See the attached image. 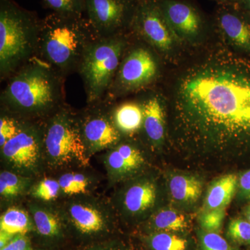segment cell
Returning <instances> with one entry per match:
<instances>
[{"mask_svg": "<svg viewBox=\"0 0 250 250\" xmlns=\"http://www.w3.org/2000/svg\"><path fill=\"white\" fill-rule=\"evenodd\" d=\"M96 38L86 18L51 13L41 19L37 57L66 78L78 72L85 49Z\"/></svg>", "mask_w": 250, "mask_h": 250, "instance_id": "3957f363", "label": "cell"}, {"mask_svg": "<svg viewBox=\"0 0 250 250\" xmlns=\"http://www.w3.org/2000/svg\"><path fill=\"white\" fill-rule=\"evenodd\" d=\"M225 216V208L204 210L199 221L203 231L218 233L223 227Z\"/></svg>", "mask_w": 250, "mask_h": 250, "instance_id": "f546056e", "label": "cell"}, {"mask_svg": "<svg viewBox=\"0 0 250 250\" xmlns=\"http://www.w3.org/2000/svg\"><path fill=\"white\" fill-rule=\"evenodd\" d=\"M201 250H232L228 241L218 233L203 231L200 234Z\"/></svg>", "mask_w": 250, "mask_h": 250, "instance_id": "1f68e13d", "label": "cell"}, {"mask_svg": "<svg viewBox=\"0 0 250 250\" xmlns=\"http://www.w3.org/2000/svg\"><path fill=\"white\" fill-rule=\"evenodd\" d=\"M136 39V38H135ZM130 42L111 86L103 100L116 102L131 93L147 89L160 75L157 54L143 41Z\"/></svg>", "mask_w": 250, "mask_h": 250, "instance_id": "52a82bcc", "label": "cell"}, {"mask_svg": "<svg viewBox=\"0 0 250 250\" xmlns=\"http://www.w3.org/2000/svg\"><path fill=\"white\" fill-rule=\"evenodd\" d=\"M183 145L228 152L250 148V60L217 48L188 67L173 93Z\"/></svg>", "mask_w": 250, "mask_h": 250, "instance_id": "6da1fadb", "label": "cell"}, {"mask_svg": "<svg viewBox=\"0 0 250 250\" xmlns=\"http://www.w3.org/2000/svg\"><path fill=\"white\" fill-rule=\"evenodd\" d=\"M216 2L218 3V4H232L235 3L236 0H214Z\"/></svg>", "mask_w": 250, "mask_h": 250, "instance_id": "8d00e7d4", "label": "cell"}, {"mask_svg": "<svg viewBox=\"0 0 250 250\" xmlns=\"http://www.w3.org/2000/svg\"><path fill=\"white\" fill-rule=\"evenodd\" d=\"M41 19L14 0H0V79L7 81L37 57Z\"/></svg>", "mask_w": 250, "mask_h": 250, "instance_id": "277c9868", "label": "cell"}, {"mask_svg": "<svg viewBox=\"0 0 250 250\" xmlns=\"http://www.w3.org/2000/svg\"><path fill=\"white\" fill-rule=\"evenodd\" d=\"M14 236L15 235L0 231V249L6 246Z\"/></svg>", "mask_w": 250, "mask_h": 250, "instance_id": "e575fe53", "label": "cell"}, {"mask_svg": "<svg viewBox=\"0 0 250 250\" xmlns=\"http://www.w3.org/2000/svg\"><path fill=\"white\" fill-rule=\"evenodd\" d=\"M30 212L38 233L46 238H56L62 233V220L57 212L44 207L32 204Z\"/></svg>", "mask_w": 250, "mask_h": 250, "instance_id": "44dd1931", "label": "cell"}, {"mask_svg": "<svg viewBox=\"0 0 250 250\" xmlns=\"http://www.w3.org/2000/svg\"><path fill=\"white\" fill-rule=\"evenodd\" d=\"M30 186L29 177L9 170L0 174V195L4 200H14L23 195Z\"/></svg>", "mask_w": 250, "mask_h": 250, "instance_id": "603a6c76", "label": "cell"}, {"mask_svg": "<svg viewBox=\"0 0 250 250\" xmlns=\"http://www.w3.org/2000/svg\"><path fill=\"white\" fill-rule=\"evenodd\" d=\"M235 3L250 16V0H236Z\"/></svg>", "mask_w": 250, "mask_h": 250, "instance_id": "d590c367", "label": "cell"}, {"mask_svg": "<svg viewBox=\"0 0 250 250\" xmlns=\"http://www.w3.org/2000/svg\"><path fill=\"white\" fill-rule=\"evenodd\" d=\"M60 192L62 191L59 181L53 179H42L31 189V195L34 198L43 202L55 200Z\"/></svg>", "mask_w": 250, "mask_h": 250, "instance_id": "f1b7e54d", "label": "cell"}, {"mask_svg": "<svg viewBox=\"0 0 250 250\" xmlns=\"http://www.w3.org/2000/svg\"><path fill=\"white\" fill-rule=\"evenodd\" d=\"M213 22L231 48L250 54V16L238 4H219Z\"/></svg>", "mask_w": 250, "mask_h": 250, "instance_id": "4fadbf2b", "label": "cell"}, {"mask_svg": "<svg viewBox=\"0 0 250 250\" xmlns=\"http://www.w3.org/2000/svg\"><path fill=\"white\" fill-rule=\"evenodd\" d=\"M228 235L240 243H250V223L243 219H234L230 222Z\"/></svg>", "mask_w": 250, "mask_h": 250, "instance_id": "4dcf8cb0", "label": "cell"}, {"mask_svg": "<svg viewBox=\"0 0 250 250\" xmlns=\"http://www.w3.org/2000/svg\"><path fill=\"white\" fill-rule=\"evenodd\" d=\"M238 187V179L236 174H226L217 179L207 190L204 210L226 208Z\"/></svg>", "mask_w": 250, "mask_h": 250, "instance_id": "d6986e66", "label": "cell"}, {"mask_svg": "<svg viewBox=\"0 0 250 250\" xmlns=\"http://www.w3.org/2000/svg\"><path fill=\"white\" fill-rule=\"evenodd\" d=\"M159 2L179 43H192L203 35L207 21L192 3L187 0H159Z\"/></svg>", "mask_w": 250, "mask_h": 250, "instance_id": "7c38bea8", "label": "cell"}, {"mask_svg": "<svg viewBox=\"0 0 250 250\" xmlns=\"http://www.w3.org/2000/svg\"><path fill=\"white\" fill-rule=\"evenodd\" d=\"M62 193L69 196L86 195L92 187V181L84 174L69 172L59 179Z\"/></svg>", "mask_w": 250, "mask_h": 250, "instance_id": "d4e9b609", "label": "cell"}, {"mask_svg": "<svg viewBox=\"0 0 250 250\" xmlns=\"http://www.w3.org/2000/svg\"><path fill=\"white\" fill-rule=\"evenodd\" d=\"M130 33L94 39L85 49L79 67L87 104L101 101L114 80L130 42Z\"/></svg>", "mask_w": 250, "mask_h": 250, "instance_id": "5b68a950", "label": "cell"}, {"mask_svg": "<svg viewBox=\"0 0 250 250\" xmlns=\"http://www.w3.org/2000/svg\"><path fill=\"white\" fill-rule=\"evenodd\" d=\"M238 188L242 196L250 200V170L241 174L238 179Z\"/></svg>", "mask_w": 250, "mask_h": 250, "instance_id": "836d02e7", "label": "cell"}, {"mask_svg": "<svg viewBox=\"0 0 250 250\" xmlns=\"http://www.w3.org/2000/svg\"><path fill=\"white\" fill-rule=\"evenodd\" d=\"M153 227L161 231H181L188 228L187 218L172 208L159 210L152 219Z\"/></svg>", "mask_w": 250, "mask_h": 250, "instance_id": "cb8c5ba5", "label": "cell"}, {"mask_svg": "<svg viewBox=\"0 0 250 250\" xmlns=\"http://www.w3.org/2000/svg\"><path fill=\"white\" fill-rule=\"evenodd\" d=\"M144 121L143 131L154 147L164 142L166 131L165 103L161 94L149 92L142 102Z\"/></svg>", "mask_w": 250, "mask_h": 250, "instance_id": "2e32d148", "label": "cell"}, {"mask_svg": "<svg viewBox=\"0 0 250 250\" xmlns=\"http://www.w3.org/2000/svg\"><path fill=\"white\" fill-rule=\"evenodd\" d=\"M62 213L79 233L90 236L104 231L110 211L107 207L98 200L80 197L67 203Z\"/></svg>", "mask_w": 250, "mask_h": 250, "instance_id": "5bb4252c", "label": "cell"}, {"mask_svg": "<svg viewBox=\"0 0 250 250\" xmlns=\"http://www.w3.org/2000/svg\"><path fill=\"white\" fill-rule=\"evenodd\" d=\"M153 250H187L188 241L183 238L167 231H159L149 237Z\"/></svg>", "mask_w": 250, "mask_h": 250, "instance_id": "4316f807", "label": "cell"}, {"mask_svg": "<svg viewBox=\"0 0 250 250\" xmlns=\"http://www.w3.org/2000/svg\"><path fill=\"white\" fill-rule=\"evenodd\" d=\"M104 162L108 178L117 181L139 170L144 164L145 159L139 148L132 143L122 140L107 149Z\"/></svg>", "mask_w": 250, "mask_h": 250, "instance_id": "9a60e30c", "label": "cell"}, {"mask_svg": "<svg viewBox=\"0 0 250 250\" xmlns=\"http://www.w3.org/2000/svg\"><path fill=\"white\" fill-rule=\"evenodd\" d=\"M27 120L1 110L0 118V147L18 134Z\"/></svg>", "mask_w": 250, "mask_h": 250, "instance_id": "83f0119b", "label": "cell"}, {"mask_svg": "<svg viewBox=\"0 0 250 250\" xmlns=\"http://www.w3.org/2000/svg\"><path fill=\"white\" fill-rule=\"evenodd\" d=\"M113 250L106 249V250Z\"/></svg>", "mask_w": 250, "mask_h": 250, "instance_id": "f35d334b", "label": "cell"}, {"mask_svg": "<svg viewBox=\"0 0 250 250\" xmlns=\"http://www.w3.org/2000/svg\"><path fill=\"white\" fill-rule=\"evenodd\" d=\"M113 123L123 137H131L143 129L144 112L141 103L126 101L116 104L111 108Z\"/></svg>", "mask_w": 250, "mask_h": 250, "instance_id": "ac0fdd59", "label": "cell"}, {"mask_svg": "<svg viewBox=\"0 0 250 250\" xmlns=\"http://www.w3.org/2000/svg\"><path fill=\"white\" fill-rule=\"evenodd\" d=\"M113 102L103 100L77 113L81 134L88 156L107 150L123 139L111 117Z\"/></svg>", "mask_w": 250, "mask_h": 250, "instance_id": "30bf717a", "label": "cell"}, {"mask_svg": "<svg viewBox=\"0 0 250 250\" xmlns=\"http://www.w3.org/2000/svg\"><path fill=\"white\" fill-rule=\"evenodd\" d=\"M0 250H33L25 235H16L11 241Z\"/></svg>", "mask_w": 250, "mask_h": 250, "instance_id": "d6a6232c", "label": "cell"}, {"mask_svg": "<svg viewBox=\"0 0 250 250\" xmlns=\"http://www.w3.org/2000/svg\"><path fill=\"white\" fill-rule=\"evenodd\" d=\"M65 77L36 57L7 80L1 110L27 121H42L65 102Z\"/></svg>", "mask_w": 250, "mask_h": 250, "instance_id": "7a4b0ae2", "label": "cell"}, {"mask_svg": "<svg viewBox=\"0 0 250 250\" xmlns=\"http://www.w3.org/2000/svg\"><path fill=\"white\" fill-rule=\"evenodd\" d=\"M246 216L247 220H248L250 223V205L248 207V208H247L246 210Z\"/></svg>", "mask_w": 250, "mask_h": 250, "instance_id": "74e56055", "label": "cell"}, {"mask_svg": "<svg viewBox=\"0 0 250 250\" xmlns=\"http://www.w3.org/2000/svg\"><path fill=\"white\" fill-rule=\"evenodd\" d=\"M45 9L54 14L65 16H83L85 0H42Z\"/></svg>", "mask_w": 250, "mask_h": 250, "instance_id": "484cf974", "label": "cell"}, {"mask_svg": "<svg viewBox=\"0 0 250 250\" xmlns=\"http://www.w3.org/2000/svg\"><path fill=\"white\" fill-rule=\"evenodd\" d=\"M3 159L18 174L36 173L42 163L43 128L42 121H27L17 134L1 147Z\"/></svg>", "mask_w": 250, "mask_h": 250, "instance_id": "9c48e42d", "label": "cell"}, {"mask_svg": "<svg viewBox=\"0 0 250 250\" xmlns=\"http://www.w3.org/2000/svg\"><path fill=\"white\" fill-rule=\"evenodd\" d=\"M139 0H85L86 18L98 38L129 33Z\"/></svg>", "mask_w": 250, "mask_h": 250, "instance_id": "8fae6325", "label": "cell"}, {"mask_svg": "<svg viewBox=\"0 0 250 250\" xmlns=\"http://www.w3.org/2000/svg\"><path fill=\"white\" fill-rule=\"evenodd\" d=\"M129 33L164 58L172 55L179 43L163 14L159 0H139Z\"/></svg>", "mask_w": 250, "mask_h": 250, "instance_id": "ba28073f", "label": "cell"}, {"mask_svg": "<svg viewBox=\"0 0 250 250\" xmlns=\"http://www.w3.org/2000/svg\"><path fill=\"white\" fill-rule=\"evenodd\" d=\"M32 218L25 210L11 207L4 212L0 218V231L12 235H25L34 229Z\"/></svg>", "mask_w": 250, "mask_h": 250, "instance_id": "7402d4cb", "label": "cell"}, {"mask_svg": "<svg viewBox=\"0 0 250 250\" xmlns=\"http://www.w3.org/2000/svg\"><path fill=\"white\" fill-rule=\"evenodd\" d=\"M171 195L175 201L194 203L202 192V182L193 176L176 174L169 182Z\"/></svg>", "mask_w": 250, "mask_h": 250, "instance_id": "ffe728a7", "label": "cell"}, {"mask_svg": "<svg viewBox=\"0 0 250 250\" xmlns=\"http://www.w3.org/2000/svg\"><path fill=\"white\" fill-rule=\"evenodd\" d=\"M156 198V184L149 179H142L125 189L120 199V203L125 213L139 215L152 208L155 205Z\"/></svg>", "mask_w": 250, "mask_h": 250, "instance_id": "e0dca14e", "label": "cell"}, {"mask_svg": "<svg viewBox=\"0 0 250 250\" xmlns=\"http://www.w3.org/2000/svg\"><path fill=\"white\" fill-rule=\"evenodd\" d=\"M44 155L54 167L89 164L77 113L66 104L42 121Z\"/></svg>", "mask_w": 250, "mask_h": 250, "instance_id": "8992f818", "label": "cell"}]
</instances>
